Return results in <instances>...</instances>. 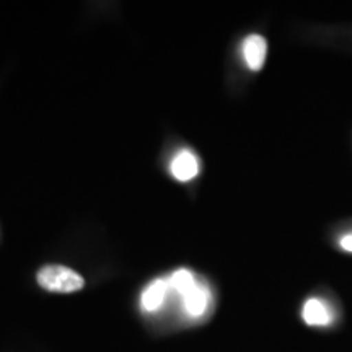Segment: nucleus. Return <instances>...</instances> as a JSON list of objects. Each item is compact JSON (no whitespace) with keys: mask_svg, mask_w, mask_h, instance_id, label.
<instances>
[{"mask_svg":"<svg viewBox=\"0 0 352 352\" xmlns=\"http://www.w3.org/2000/svg\"><path fill=\"white\" fill-rule=\"evenodd\" d=\"M38 284L50 292L69 294L83 287V277L67 266H44L38 272Z\"/></svg>","mask_w":352,"mask_h":352,"instance_id":"f257e3e1","label":"nucleus"},{"mask_svg":"<svg viewBox=\"0 0 352 352\" xmlns=\"http://www.w3.org/2000/svg\"><path fill=\"white\" fill-rule=\"evenodd\" d=\"M302 316L310 327H328L333 323V310L320 298H308L303 305Z\"/></svg>","mask_w":352,"mask_h":352,"instance_id":"f03ea898","label":"nucleus"},{"mask_svg":"<svg viewBox=\"0 0 352 352\" xmlns=\"http://www.w3.org/2000/svg\"><path fill=\"white\" fill-rule=\"evenodd\" d=\"M267 52L266 39L259 34H250L243 43L245 63L252 70H259L264 65Z\"/></svg>","mask_w":352,"mask_h":352,"instance_id":"7ed1b4c3","label":"nucleus"},{"mask_svg":"<svg viewBox=\"0 0 352 352\" xmlns=\"http://www.w3.org/2000/svg\"><path fill=\"white\" fill-rule=\"evenodd\" d=\"M184 310L189 316H195V318H199L208 311L209 303H210V292L206 285L197 283L195 287H192L186 296L183 297Z\"/></svg>","mask_w":352,"mask_h":352,"instance_id":"20e7f679","label":"nucleus"},{"mask_svg":"<svg viewBox=\"0 0 352 352\" xmlns=\"http://www.w3.org/2000/svg\"><path fill=\"white\" fill-rule=\"evenodd\" d=\"M199 171V164L197 158L192 152L183 151L173 158L171 162V173L178 182H189L192 179Z\"/></svg>","mask_w":352,"mask_h":352,"instance_id":"39448f33","label":"nucleus"},{"mask_svg":"<svg viewBox=\"0 0 352 352\" xmlns=\"http://www.w3.org/2000/svg\"><path fill=\"white\" fill-rule=\"evenodd\" d=\"M170 283L165 279H157L148 285L147 289L142 292V297H140V303H142V308L147 311H157L158 308L164 305L166 294H168Z\"/></svg>","mask_w":352,"mask_h":352,"instance_id":"423d86ee","label":"nucleus"},{"mask_svg":"<svg viewBox=\"0 0 352 352\" xmlns=\"http://www.w3.org/2000/svg\"><path fill=\"white\" fill-rule=\"evenodd\" d=\"M168 283H170V287L173 289L175 292L182 294V297L186 296L189 290L197 284L195 274L188 270H178L176 272H173V276L170 277Z\"/></svg>","mask_w":352,"mask_h":352,"instance_id":"0eeeda50","label":"nucleus"},{"mask_svg":"<svg viewBox=\"0 0 352 352\" xmlns=\"http://www.w3.org/2000/svg\"><path fill=\"white\" fill-rule=\"evenodd\" d=\"M340 246L344 252L347 253H352V233H349V235L342 236V239L340 240Z\"/></svg>","mask_w":352,"mask_h":352,"instance_id":"6e6552de","label":"nucleus"}]
</instances>
